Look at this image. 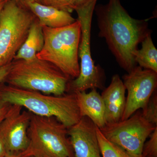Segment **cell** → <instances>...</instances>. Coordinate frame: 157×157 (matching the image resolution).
<instances>
[{"label":"cell","instance_id":"7402d4cb","mask_svg":"<svg viewBox=\"0 0 157 157\" xmlns=\"http://www.w3.org/2000/svg\"><path fill=\"white\" fill-rule=\"evenodd\" d=\"M98 0H75V10L85 8L92 5H96Z\"/></svg>","mask_w":157,"mask_h":157},{"label":"cell","instance_id":"484cf974","mask_svg":"<svg viewBox=\"0 0 157 157\" xmlns=\"http://www.w3.org/2000/svg\"><path fill=\"white\" fill-rule=\"evenodd\" d=\"M6 1H0V12H1L3 6H4V5L6 3Z\"/></svg>","mask_w":157,"mask_h":157},{"label":"cell","instance_id":"6da1fadb","mask_svg":"<svg viewBox=\"0 0 157 157\" xmlns=\"http://www.w3.org/2000/svg\"><path fill=\"white\" fill-rule=\"evenodd\" d=\"M99 36L106 40L109 50L120 66L130 73L137 66L134 54L138 45L149 34L147 21L131 17L120 0H109L94 9Z\"/></svg>","mask_w":157,"mask_h":157},{"label":"cell","instance_id":"30bf717a","mask_svg":"<svg viewBox=\"0 0 157 157\" xmlns=\"http://www.w3.org/2000/svg\"><path fill=\"white\" fill-rule=\"evenodd\" d=\"M23 107L11 104L6 117L0 124L8 155H20L28 147V130L31 113L22 110Z\"/></svg>","mask_w":157,"mask_h":157},{"label":"cell","instance_id":"7c38bea8","mask_svg":"<svg viewBox=\"0 0 157 157\" xmlns=\"http://www.w3.org/2000/svg\"><path fill=\"white\" fill-rule=\"evenodd\" d=\"M126 88L118 74L113 76L109 86L101 96L105 107L106 124L118 122L121 120L125 107Z\"/></svg>","mask_w":157,"mask_h":157},{"label":"cell","instance_id":"9a60e30c","mask_svg":"<svg viewBox=\"0 0 157 157\" xmlns=\"http://www.w3.org/2000/svg\"><path fill=\"white\" fill-rule=\"evenodd\" d=\"M44 44L42 27L36 17L31 26L26 39L17 52L14 60H29L36 58L37 54L42 50Z\"/></svg>","mask_w":157,"mask_h":157},{"label":"cell","instance_id":"7a4b0ae2","mask_svg":"<svg viewBox=\"0 0 157 157\" xmlns=\"http://www.w3.org/2000/svg\"><path fill=\"white\" fill-rule=\"evenodd\" d=\"M2 83L0 97L6 103L19 105L36 115L56 118L68 128L81 118L75 93L56 96Z\"/></svg>","mask_w":157,"mask_h":157},{"label":"cell","instance_id":"f546056e","mask_svg":"<svg viewBox=\"0 0 157 157\" xmlns=\"http://www.w3.org/2000/svg\"></svg>","mask_w":157,"mask_h":157},{"label":"cell","instance_id":"5b68a950","mask_svg":"<svg viewBox=\"0 0 157 157\" xmlns=\"http://www.w3.org/2000/svg\"><path fill=\"white\" fill-rule=\"evenodd\" d=\"M68 132L56 118L31 113L29 145L20 157H75Z\"/></svg>","mask_w":157,"mask_h":157},{"label":"cell","instance_id":"f1b7e54d","mask_svg":"<svg viewBox=\"0 0 157 157\" xmlns=\"http://www.w3.org/2000/svg\"><path fill=\"white\" fill-rule=\"evenodd\" d=\"M152 157V156H149V157Z\"/></svg>","mask_w":157,"mask_h":157},{"label":"cell","instance_id":"603a6c76","mask_svg":"<svg viewBox=\"0 0 157 157\" xmlns=\"http://www.w3.org/2000/svg\"><path fill=\"white\" fill-rule=\"evenodd\" d=\"M11 63L0 67V83L6 80L11 68Z\"/></svg>","mask_w":157,"mask_h":157},{"label":"cell","instance_id":"9c48e42d","mask_svg":"<svg viewBox=\"0 0 157 157\" xmlns=\"http://www.w3.org/2000/svg\"><path fill=\"white\" fill-rule=\"evenodd\" d=\"M122 78L126 90H128V96L121 121L127 119L137 110L146 106L156 90L157 73L136 66Z\"/></svg>","mask_w":157,"mask_h":157},{"label":"cell","instance_id":"e0dca14e","mask_svg":"<svg viewBox=\"0 0 157 157\" xmlns=\"http://www.w3.org/2000/svg\"><path fill=\"white\" fill-rule=\"evenodd\" d=\"M97 133L102 157H132L121 147L108 140L98 127Z\"/></svg>","mask_w":157,"mask_h":157},{"label":"cell","instance_id":"5bb4252c","mask_svg":"<svg viewBox=\"0 0 157 157\" xmlns=\"http://www.w3.org/2000/svg\"><path fill=\"white\" fill-rule=\"evenodd\" d=\"M26 7L35 15L42 27L58 28L70 25L76 20L69 12L41 3L31 2Z\"/></svg>","mask_w":157,"mask_h":157},{"label":"cell","instance_id":"8fae6325","mask_svg":"<svg viewBox=\"0 0 157 157\" xmlns=\"http://www.w3.org/2000/svg\"><path fill=\"white\" fill-rule=\"evenodd\" d=\"M97 126L86 117L68 128L75 157H102L97 133Z\"/></svg>","mask_w":157,"mask_h":157},{"label":"cell","instance_id":"277c9868","mask_svg":"<svg viewBox=\"0 0 157 157\" xmlns=\"http://www.w3.org/2000/svg\"><path fill=\"white\" fill-rule=\"evenodd\" d=\"M70 80L52 64L36 58L14 60L5 82L14 87L60 96L67 93Z\"/></svg>","mask_w":157,"mask_h":157},{"label":"cell","instance_id":"4fadbf2b","mask_svg":"<svg viewBox=\"0 0 157 157\" xmlns=\"http://www.w3.org/2000/svg\"><path fill=\"white\" fill-rule=\"evenodd\" d=\"M75 93L81 117L89 118L99 128H104L106 125L105 104L97 90L92 89L88 93Z\"/></svg>","mask_w":157,"mask_h":157},{"label":"cell","instance_id":"44dd1931","mask_svg":"<svg viewBox=\"0 0 157 157\" xmlns=\"http://www.w3.org/2000/svg\"><path fill=\"white\" fill-rule=\"evenodd\" d=\"M11 105L3 101L0 97V124L6 117Z\"/></svg>","mask_w":157,"mask_h":157},{"label":"cell","instance_id":"3957f363","mask_svg":"<svg viewBox=\"0 0 157 157\" xmlns=\"http://www.w3.org/2000/svg\"><path fill=\"white\" fill-rule=\"evenodd\" d=\"M44 44L37 58L55 66L70 79L77 78L80 67L78 49L81 25L78 20L70 25L51 28L42 26Z\"/></svg>","mask_w":157,"mask_h":157},{"label":"cell","instance_id":"2e32d148","mask_svg":"<svg viewBox=\"0 0 157 157\" xmlns=\"http://www.w3.org/2000/svg\"><path fill=\"white\" fill-rule=\"evenodd\" d=\"M140 49H137L134 54V59L139 67L157 73V50L149 34L142 42Z\"/></svg>","mask_w":157,"mask_h":157},{"label":"cell","instance_id":"4316f807","mask_svg":"<svg viewBox=\"0 0 157 157\" xmlns=\"http://www.w3.org/2000/svg\"><path fill=\"white\" fill-rule=\"evenodd\" d=\"M5 157H20L19 155H7Z\"/></svg>","mask_w":157,"mask_h":157},{"label":"cell","instance_id":"ac0fdd59","mask_svg":"<svg viewBox=\"0 0 157 157\" xmlns=\"http://www.w3.org/2000/svg\"><path fill=\"white\" fill-rule=\"evenodd\" d=\"M143 117L147 121L157 126V94L156 90L154 92L148 103L143 109H141Z\"/></svg>","mask_w":157,"mask_h":157},{"label":"cell","instance_id":"8992f818","mask_svg":"<svg viewBox=\"0 0 157 157\" xmlns=\"http://www.w3.org/2000/svg\"><path fill=\"white\" fill-rule=\"evenodd\" d=\"M36 18L17 0L6 1L0 12V67L13 61Z\"/></svg>","mask_w":157,"mask_h":157},{"label":"cell","instance_id":"d6986e66","mask_svg":"<svg viewBox=\"0 0 157 157\" xmlns=\"http://www.w3.org/2000/svg\"><path fill=\"white\" fill-rule=\"evenodd\" d=\"M41 4L70 13L75 11V0H41Z\"/></svg>","mask_w":157,"mask_h":157},{"label":"cell","instance_id":"d4e9b609","mask_svg":"<svg viewBox=\"0 0 157 157\" xmlns=\"http://www.w3.org/2000/svg\"><path fill=\"white\" fill-rule=\"evenodd\" d=\"M17 1L22 4L24 6H26L28 4L31 2H36L41 3V0H17Z\"/></svg>","mask_w":157,"mask_h":157},{"label":"cell","instance_id":"ba28073f","mask_svg":"<svg viewBox=\"0 0 157 157\" xmlns=\"http://www.w3.org/2000/svg\"><path fill=\"white\" fill-rule=\"evenodd\" d=\"M157 127L143 117L140 109L127 119L107 124L99 129L108 140L121 147L132 157H142L144 144Z\"/></svg>","mask_w":157,"mask_h":157},{"label":"cell","instance_id":"ffe728a7","mask_svg":"<svg viewBox=\"0 0 157 157\" xmlns=\"http://www.w3.org/2000/svg\"><path fill=\"white\" fill-rule=\"evenodd\" d=\"M149 137L144 145L142 157H157V127Z\"/></svg>","mask_w":157,"mask_h":157},{"label":"cell","instance_id":"cb8c5ba5","mask_svg":"<svg viewBox=\"0 0 157 157\" xmlns=\"http://www.w3.org/2000/svg\"><path fill=\"white\" fill-rule=\"evenodd\" d=\"M8 155L5 142L0 134V157H5Z\"/></svg>","mask_w":157,"mask_h":157},{"label":"cell","instance_id":"83f0119b","mask_svg":"<svg viewBox=\"0 0 157 157\" xmlns=\"http://www.w3.org/2000/svg\"><path fill=\"white\" fill-rule=\"evenodd\" d=\"M8 1V0H0V1Z\"/></svg>","mask_w":157,"mask_h":157},{"label":"cell","instance_id":"52a82bcc","mask_svg":"<svg viewBox=\"0 0 157 157\" xmlns=\"http://www.w3.org/2000/svg\"><path fill=\"white\" fill-rule=\"evenodd\" d=\"M95 5L75 10L81 25V39L78 49L80 70L77 78L70 80L67 93L81 92L88 89L104 90V73L96 66L91 54L90 36L92 19Z\"/></svg>","mask_w":157,"mask_h":157}]
</instances>
